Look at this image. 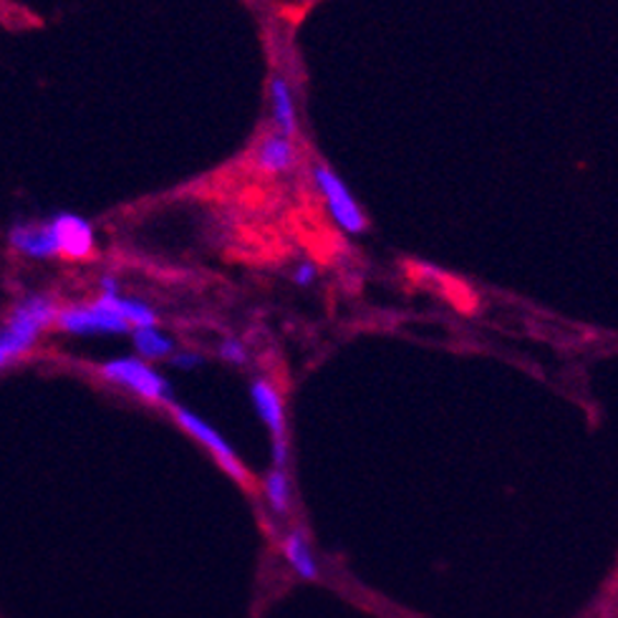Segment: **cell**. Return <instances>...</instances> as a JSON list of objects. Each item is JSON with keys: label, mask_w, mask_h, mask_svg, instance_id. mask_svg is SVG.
Wrapping results in <instances>:
<instances>
[{"label": "cell", "mask_w": 618, "mask_h": 618, "mask_svg": "<svg viewBox=\"0 0 618 618\" xmlns=\"http://www.w3.org/2000/svg\"><path fill=\"white\" fill-rule=\"evenodd\" d=\"M56 328L69 336H119L131 334V328L119 318L112 303L98 295L92 303H73V306L59 308Z\"/></svg>", "instance_id": "cell-3"}, {"label": "cell", "mask_w": 618, "mask_h": 618, "mask_svg": "<svg viewBox=\"0 0 618 618\" xmlns=\"http://www.w3.org/2000/svg\"><path fill=\"white\" fill-rule=\"evenodd\" d=\"M253 164L263 175H288L299 164V150H295L293 139L270 131L255 144Z\"/></svg>", "instance_id": "cell-9"}, {"label": "cell", "mask_w": 618, "mask_h": 618, "mask_svg": "<svg viewBox=\"0 0 618 618\" xmlns=\"http://www.w3.org/2000/svg\"><path fill=\"white\" fill-rule=\"evenodd\" d=\"M112 303V308L119 313V318L127 324L131 331L135 328H147V326H156V313L150 306V303L139 301V299H127V295H102Z\"/></svg>", "instance_id": "cell-14"}, {"label": "cell", "mask_w": 618, "mask_h": 618, "mask_svg": "<svg viewBox=\"0 0 618 618\" xmlns=\"http://www.w3.org/2000/svg\"><path fill=\"white\" fill-rule=\"evenodd\" d=\"M56 235H59V247L63 258L81 260L94 255L96 250V233L94 225L86 218L77 215V212H59L51 218Z\"/></svg>", "instance_id": "cell-8"}, {"label": "cell", "mask_w": 618, "mask_h": 618, "mask_svg": "<svg viewBox=\"0 0 618 618\" xmlns=\"http://www.w3.org/2000/svg\"><path fill=\"white\" fill-rule=\"evenodd\" d=\"M218 357L222 361H228V364L233 366H245L247 364V349L243 341L237 339H225L218 346Z\"/></svg>", "instance_id": "cell-15"}, {"label": "cell", "mask_w": 618, "mask_h": 618, "mask_svg": "<svg viewBox=\"0 0 618 618\" xmlns=\"http://www.w3.org/2000/svg\"><path fill=\"white\" fill-rule=\"evenodd\" d=\"M59 306L51 295L31 293L15 303L11 316L0 326V369L28 353L40 334L56 324Z\"/></svg>", "instance_id": "cell-1"}, {"label": "cell", "mask_w": 618, "mask_h": 618, "mask_svg": "<svg viewBox=\"0 0 618 618\" xmlns=\"http://www.w3.org/2000/svg\"><path fill=\"white\" fill-rule=\"evenodd\" d=\"M313 183H316L320 197H324L328 215H331V220L343 230V233L349 235L364 233L366 212L361 210L359 200L351 195L349 185H346L331 167L316 164V167H313Z\"/></svg>", "instance_id": "cell-4"}, {"label": "cell", "mask_w": 618, "mask_h": 618, "mask_svg": "<svg viewBox=\"0 0 618 618\" xmlns=\"http://www.w3.org/2000/svg\"><path fill=\"white\" fill-rule=\"evenodd\" d=\"M106 382L114 386H121L135 394V397L152 401V404H172V384L170 378L160 374L152 364L137 359V357H121L104 361L98 369Z\"/></svg>", "instance_id": "cell-2"}, {"label": "cell", "mask_w": 618, "mask_h": 618, "mask_svg": "<svg viewBox=\"0 0 618 618\" xmlns=\"http://www.w3.org/2000/svg\"><path fill=\"white\" fill-rule=\"evenodd\" d=\"M172 415H175V422L183 427V430L202 444L205 450L210 452L212 457H215V463L225 469V473L233 477L235 482L247 485L250 482V475H247L245 465L241 463V457H237V452L233 450V444H230L225 436H222L215 427L210 422H205L200 415H195L193 409L187 407H179V404H172Z\"/></svg>", "instance_id": "cell-5"}, {"label": "cell", "mask_w": 618, "mask_h": 618, "mask_svg": "<svg viewBox=\"0 0 618 618\" xmlns=\"http://www.w3.org/2000/svg\"><path fill=\"white\" fill-rule=\"evenodd\" d=\"M250 401L255 411H258L260 422L266 424V430L270 432V442H273V467L285 469L291 444H288L285 404L283 397H280L278 386L263 376L255 378L250 384Z\"/></svg>", "instance_id": "cell-6"}, {"label": "cell", "mask_w": 618, "mask_h": 618, "mask_svg": "<svg viewBox=\"0 0 618 618\" xmlns=\"http://www.w3.org/2000/svg\"><path fill=\"white\" fill-rule=\"evenodd\" d=\"M8 243H11L15 253L26 255L31 260H51L61 255L59 235H56L51 220L15 222V225L8 230Z\"/></svg>", "instance_id": "cell-7"}, {"label": "cell", "mask_w": 618, "mask_h": 618, "mask_svg": "<svg viewBox=\"0 0 618 618\" xmlns=\"http://www.w3.org/2000/svg\"><path fill=\"white\" fill-rule=\"evenodd\" d=\"M280 553H283L288 568H291L301 581L313 583L320 579V563L316 553H313L311 538L303 527H291V530L280 538Z\"/></svg>", "instance_id": "cell-10"}, {"label": "cell", "mask_w": 618, "mask_h": 618, "mask_svg": "<svg viewBox=\"0 0 618 618\" xmlns=\"http://www.w3.org/2000/svg\"><path fill=\"white\" fill-rule=\"evenodd\" d=\"M270 117L278 129V135H283L288 139L295 137L299 131V114H295V98L293 89L283 77L270 79Z\"/></svg>", "instance_id": "cell-11"}, {"label": "cell", "mask_w": 618, "mask_h": 618, "mask_svg": "<svg viewBox=\"0 0 618 618\" xmlns=\"http://www.w3.org/2000/svg\"><path fill=\"white\" fill-rule=\"evenodd\" d=\"M131 346H135L137 359L147 361V364H152V361H164V359L170 361L172 353L177 351L172 336L164 334L160 326L135 328V331H131Z\"/></svg>", "instance_id": "cell-12"}, {"label": "cell", "mask_w": 618, "mask_h": 618, "mask_svg": "<svg viewBox=\"0 0 618 618\" xmlns=\"http://www.w3.org/2000/svg\"><path fill=\"white\" fill-rule=\"evenodd\" d=\"M293 283L299 285V288H308L313 280L318 278V268H316V263H311V260H303L299 263V266L293 268Z\"/></svg>", "instance_id": "cell-16"}, {"label": "cell", "mask_w": 618, "mask_h": 618, "mask_svg": "<svg viewBox=\"0 0 618 618\" xmlns=\"http://www.w3.org/2000/svg\"><path fill=\"white\" fill-rule=\"evenodd\" d=\"M98 288H102V295H119L121 291L117 276H102V280H98Z\"/></svg>", "instance_id": "cell-18"}, {"label": "cell", "mask_w": 618, "mask_h": 618, "mask_svg": "<svg viewBox=\"0 0 618 618\" xmlns=\"http://www.w3.org/2000/svg\"><path fill=\"white\" fill-rule=\"evenodd\" d=\"M263 498H266L270 513L278 517H288L293 508V485L288 469H270L263 480Z\"/></svg>", "instance_id": "cell-13"}, {"label": "cell", "mask_w": 618, "mask_h": 618, "mask_svg": "<svg viewBox=\"0 0 618 618\" xmlns=\"http://www.w3.org/2000/svg\"><path fill=\"white\" fill-rule=\"evenodd\" d=\"M170 364L175 369H183V371H195L197 366L205 364V359L197 351H175V353H172Z\"/></svg>", "instance_id": "cell-17"}]
</instances>
